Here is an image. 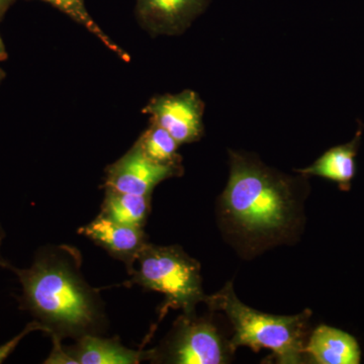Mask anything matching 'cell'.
Segmentation results:
<instances>
[{"label": "cell", "instance_id": "6da1fadb", "mask_svg": "<svg viewBox=\"0 0 364 364\" xmlns=\"http://www.w3.org/2000/svg\"><path fill=\"white\" fill-rule=\"evenodd\" d=\"M0 265L18 275L21 308L32 314L50 336L78 339L105 329L102 299L79 272V256L73 249H42L32 267L23 269L4 261Z\"/></svg>", "mask_w": 364, "mask_h": 364}, {"label": "cell", "instance_id": "7a4b0ae2", "mask_svg": "<svg viewBox=\"0 0 364 364\" xmlns=\"http://www.w3.org/2000/svg\"><path fill=\"white\" fill-rule=\"evenodd\" d=\"M229 153V181L219 200L223 224L251 245L287 238L301 217L299 179L270 168L250 154Z\"/></svg>", "mask_w": 364, "mask_h": 364}, {"label": "cell", "instance_id": "3957f363", "mask_svg": "<svg viewBox=\"0 0 364 364\" xmlns=\"http://www.w3.org/2000/svg\"><path fill=\"white\" fill-rule=\"evenodd\" d=\"M205 303L212 312H223L229 318L234 330L229 341L234 351L240 346L250 347L255 352L267 348L277 363L299 364L306 360L310 310L294 316L258 312L237 298L231 282L217 294L207 296Z\"/></svg>", "mask_w": 364, "mask_h": 364}, {"label": "cell", "instance_id": "277c9868", "mask_svg": "<svg viewBox=\"0 0 364 364\" xmlns=\"http://www.w3.org/2000/svg\"><path fill=\"white\" fill-rule=\"evenodd\" d=\"M127 286H139L164 296L159 321L169 310L196 312L205 303L200 264L179 246H157L148 243L136 258Z\"/></svg>", "mask_w": 364, "mask_h": 364}, {"label": "cell", "instance_id": "5b68a950", "mask_svg": "<svg viewBox=\"0 0 364 364\" xmlns=\"http://www.w3.org/2000/svg\"><path fill=\"white\" fill-rule=\"evenodd\" d=\"M230 341L222 336L210 318L183 313L159 346L148 350L151 363L224 364L234 354Z\"/></svg>", "mask_w": 364, "mask_h": 364}, {"label": "cell", "instance_id": "8992f818", "mask_svg": "<svg viewBox=\"0 0 364 364\" xmlns=\"http://www.w3.org/2000/svg\"><path fill=\"white\" fill-rule=\"evenodd\" d=\"M205 102L193 90L176 95H162L151 98L143 109L150 122L168 132L179 145L198 142L205 133Z\"/></svg>", "mask_w": 364, "mask_h": 364}, {"label": "cell", "instance_id": "52a82bcc", "mask_svg": "<svg viewBox=\"0 0 364 364\" xmlns=\"http://www.w3.org/2000/svg\"><path fill=\"white\" fill-rule=\"evenodd\" d=\"M183 166H165L151 161L136 143L105 169L104 188L136 196H152L160 182L181 176Z\"/></svg>", "mask_w": 364, "mask_h": 364}, {"label": "cell", "instance_id": "ba28073f", "mask_svg": "<svg viewBox=\"0 0 364 364\" xmlns=\"http://www.w3.org/2000/svg\"><path fill=\"white\" fill-rule=\"evenodd\" d=\"M210 0H136V18L153 37L178 36L207 9Z\"/></svg>", "mask_w": 364, "mask_h": 364}, {"label": "cell", "instance_id": "9c48e42d", "mask_svg": "<svg viewBox=\"0 0 364 364\" xmlns=\"http://www.w3.org/2000/svg\"><path fill=\"white\" fill-rule=\"evenodd\" d=\"M78 233L124 263L128 273L133 269L139 254L149 243L144 228L119 224L100 214L90 224L81 227Z\"/></svg>", "mask_w": 364, "mask_h": 364}, {"label": "cell", "instance_id": "30bf717a", "mask_svg": "<svg viewBox=\"0 0 364 364\" xmlns=\"http://www.w3.org/2000/svg\"><path fill=\"white\" fill-rule=\"evenodd\" d=\"M306 360L317 364H358L361 350L358 340L348 333L321 325L314 330L305 347Z\"/></svg>", "mask_w": 364, "mask_h": 364}, {"label": "cell", "instance_id": "8fae6325", "mask_svg": "<svg viewBox=\"0 0 364 364\" xmlns=\"http://www.w3.org/2000/svg\"><path fill=\"white\" fill-rule=\"evenodd\" d=\"M65 348L76 364H138L148 360V350L128 348L117 336L104 338L100 335H85Z\"/></svg>", "mask_w": 364, "mask_h": 364}, {"label": "cell", "instance_id": "7c38bea8", "mask_svg": "<svg viewBox=\"0 0 364 364\" xmlns=\"http://www.w3.org/2000/svg\"><path fill=\"white\" fill-rule=\"evenodd\" d=\"M360 139L361 129H359L350 142L331 148L310 166L296 171L304 176L322 177L338 184L341 191H350L351 182L356 174V156Z\"/></svg>", "mask_w": 364, "mask_h": 364}, {"label": "cell", "instance_id": "4fadbf2b", "mask_svg": "<svg viewBox=\"0 0 364 364\" xmlns=\"http://www.w3.org/2000/svg\"><path fill=\"white\" fill-rule=\"evenodd\" d=\"M151 198L105 188L100 215L126 226L144 228L151 212Z\"/></svg>", "mask_w": 364, "mask_h": 364}, {"label": "cell", "instance_id": "5bb4252c", "mask_svg": "<svg viewBox=\"0 0 364 364\" xmlns=\"http://www.w3.org/2000/svg\"><path fill=\"white\" fill-rule=\"evenodd\" d=\"M141 151L151 161L165 166H182L179 144L168 132L150 122L149 127L136 141Z\"/></svg>", "mask_w": 364, "mask_h": 364}, {"label": "cell", "instance_id": "9a60e30c", "mask_svg": "<svg viewBox=\"0 0 364 364\" xmlns=\"http://www.w3.org/2000/svg\"><path fill=\"white\" fill-rule=\"evenodd\" d=\"M42 1L51 4L55 9L68 16L71 20L82 26L88 32L97 37L109 51L114 53L123 61L130 62V55L117 46L93 20L86 9L85 0H42Z\"/></svg>", "mask_w": 364, "mask_h": 364}, {"label": "cell", "instance_id": "2e32d148", "mask_svg": "<svg viewBox=\"0 0 364 364\" xmlns=\"http://www.w3.org/2000/svg\"><path fill=\"white\" fill-rule=\"evenodd\" d=\"M39 330L40 331L44 332V328L41 325V323L38 322L37 320L33 321V322L28 323V324L26 326L25 329H23L20 334L14 336L13 339L9 340L6 343L1 345V346H0V363H4V361L13 353L14 349L18 347V345L20 344L21 340L25 338L26 335L33 331H39Z\"/></svg>", "mask_w": 364, "mask_h": 364}, {"label": "cell", "instance_id": "e0dca14e", "mask_svg": "<svg viewBox=\"0 0 364 364\" xmlns=\"http://www.w3.org/2000/svg\"><path fill=\"white\" fill-rule=\"evenodd\" d=\"M53 349L49 358L46 359L44 363L48 364H76L74 359L69 355L65 347L62 345V339L58 337H52Z\"/></svg>", "mask_w": 364, "mask_h": 364}, {"label": "cell", "instance_id": "ac0fdd59", "mask_svg": "<svg viewBox=\"0 0 364 364\" xmlns=\"http://www.w3.org/2000/svg\"><path fill=\"white\" fill-rule=\"evenodd\" d=\"M16 1V0H0V21L4 20V16Z\"/></svg>", "mask_w": 364, "mask_h": 364}, {"label": "cell", "instance_id": "d6986e66", "mask_svg": "<svg viewBox=\"0 0 364 364\" xmlns=\"http://www.w3.org/2000/svg\"><path fill=\"white\" fill-rule=\"evenodd\" d=\"M7 58H9V54H7L6 48L1 37H0V61H6Z\"/></svg>", "mask_w": 364, "mask_h": 364}, {"label": "cell", "instance_id": "ffe728a7", "mask_svg": "<svg viewBox=\"0 0 364 364\" xmlns=\"http://www.w3.org/2000/svg\"><path fill=\"white\" fill-rule=\"evenodd\" d=\"M6 77V71L4 69L0 68V85H1L2 81L4 80V78Z\"/></svg>", "mask_w": 364, "mask_h": 364}, {"label": "cell", "instance_id": "44dd1931", "mask_svg": "<svg viewBox=\"0 0 364 364\" xmlns=\"http://www.w3.org/2000/svg\"><path fill=\"white\" fill-rule=\"evenodd\" d=\"M4 229H2L1 225H0V248H1V244H2V241H4ZM0 262H1V260H0Z\"/></svg>", "mask_w": 364, "mask_h": 364}]
</instances>
